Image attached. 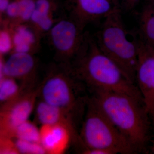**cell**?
Wrapping results in <instances>:
<instances>
[{"mask_svg":"<svg viewBox=\"0 0 154 154\" xmlns=\"http://www.w3.org/2000/svg\"><path fill=\"white\" fill-rule=\"evenodd\" d=\"M60 5L57 0H36L34 11L26 25L31 27L47 17L55 15Z\"/></svg>","mask_w":154,"mask_h":154,"instance_id":"5bb4252c","label":"cell"},{"mask_svg":"<svg viewBox=\"0 0 154 154\" xmlns=\"http://www.w3.org/2000/svg\"><path fill=\"white\" fill-rule=\"evenodd\" d=\"M70 67L78 79L93 90L122 93L143 101L136 85L101 50L94 36L88 32Z\"/></svg>","mask_w":154,"mask_h":154,"instance_id":"6da1fadb","label":"cell"},{"mask_svg":"<svg viewBox=\"0 0 154 154\" xmlns=\"http://www.w3.org/2000/svg\"><path fill=\"white\" fill-rule=\"evenodd\" d=\"M12 138L1 136V154H19L15 142L11 139Z\"/></svg>","mask_w":154,"mask_h":154,"instance_id":"44dd1931","label":"cell"},{"mask_svg":"<svg viewBox=\"0 0 154 154\" xmlns=\"http://www.w3.org/2000/svg\"><path fill=\"white\" fill-rule=\"evenodd\" d=\"M139 37L147 44L154 47V8L144 9L140 17Z\"/></svg>","mask_w":154,"mask_h":154,"instance_id":"9a60e30c","label":"cell"},{"mask_svg":"<svg viewBox=\"0 0 154 154\" xmlns=\"http://www.w3.org/2000/svg\"><path fill=\"white\" fill-rule=\"evenodd\" d=\"M1 54L7 53L13 50V42L12 33L7 27H2L1 30Z\"/></svg>","mask_w":154,"mask_h":154,"instance_id":"ffe728a7","label":"cell"},{"mask_svg":"<svg viewBox=\"0 0 154 154\" xmlns=\"http://www.w3.org/2000/svg\"><path fill=\"white\" fill-rule=\"evenodd\" d=\"M13 42V52L34 54L39 48L37 40L31 28L26 24L19 25L11 30Z\"/></svg>","mask_w":154,"mask_h":154,"instance_id":"7c38bea8","label":"cell"},{"mask_svg":"<svg viewBox=\"0 0 154 154\" xmlns=\"http://www.w3.org/2000/svg\"><path fill=\"white\" fill-rule=\"evenodd\" d=\"M152 117L153 119V122H154V114H153L152 116Z\"/></svg>","mask_w":154,"mask_h":154,"instance_id":"603a6c76","label":"cell"},{"mask_svg":"<svg viewBox=\"0 0 154 154\" xmlns=\"http://www.w3.org/2000/svg\"><path fill=\"white\" fill-rule=\"evenodd\" d=\"M2 63L1 77H10L25 84L36 79L38 63L33 54L13 52Z\"/></svg>","mask_w":154,"mask_h":154,"instance_id":"30bf717a","label":"cell"},{"mask_svg":"<svg viewBox=\"0 0 154 154\" xmlns=\"http://www.w3.org/2000/svg\"><path fill=\"white\" fill-rule=\"evenodd\" d=\"M65 15L85 29L88 25L121 11L118 0H65Z\"/></svg>","mask_w":154,"mask_h":154,"instance_id":"52a82bcc","label":"cell"},{"mask_svg":"<svg viewBox=\"0 0 154 154\" xmlns=\"http://www.w3.org/2000/svg\"><path fill=\"white\" fill-rule=\"evenodd\" d=\"M40 143L46 153H63L68 147L73 131L72 126L58 124L41 125L39 128Z\"/></svg>","mask_w":154,"mask_h":154,"instance_id":"8fae6325","label":"cell"},{"mask_svg":"<svg viewBox=\"0 0 154 154\" xmlns=\"http://www.w3.org/2000/svg\"><path fill=\"white\" fill-rule=\"evenodd\" d=\"M19 8V16L14 25L10 28L12 30L17 26L27 24L30 21L35 7L36 0H17Z\"/></svg>","mask_w":154,"mask_h":154,"instance_id":"ac0fdd59","label":"cell"},{"mask_svg":"<svg viewBox=\"0 0 154 154\" xmlns=\"http://www.w3.org/2000/svg\"><path fill=\"white\" fill-rule=\"evenodd\" d=\"M19 153L44 154L46 151L40 143L31 142L16 138L14 141Z\"/></svg>","mask_w":154,"mask_h":154,"instance_id":"d6986e66","label":"cell"},{"mask_svg":"<svg viewBox=\"0 0 154 154\" xmlns=\"http://www.w3.org/2000/svg\"><path fill=\"white\" fill-rule=\"evenodd\" d=\"M20 89L17 81L10 77H1L0 102L1 104L8 103L18 98L20 94Z\"/></svg>","mask_w":154,"mask_h":154,"instance_id":"2e32d148","label":"cell"},{"mask_svg":"<svg viewBox=\"0 0 154 154\" xmlns=\"http://www.w3.org/2000/svg\"><path fill=\"white\" fill-rule=\"evenodd\" d=\"M36 118L41 125H54L58 124L73 126L71 118L60 108L42 100L36 107Z\"/></svg>","mask_w":154,"mask_h":154,"instance_id":"4fadbf2b","label":"cell"},{"mask_svg":"<svg viewBox=\"0 0 154 154\" xmlns=\"http://www.w3.org/2000/svg\"><path fill=\"white\" fill-rule=\"evenodd\" d=\"M38 91L20 95L15 100L3 105L1 114V136L14 137L17 128L28 120L35 107Z\"/></svg>","mask_w":154,"mask_h":154,"instance_id":"9c48e42d","label":"cell"},{"mask_svg":"<svg viewBox=\"0 0 154 154\" xmlns=\"http://www.w3.org/2000/svg\"><path fill=\"white\" fill-rule=\"evenodd\" d=\"M14 137L31 142L40 143V130L34 123L28 120L17 128Z\"/></svg>","mask_w":154,"mask_h":154,"instance_id":"e0dca14e","label":"cell"},{"mask_svg":"<svg viewBox=\"0 0 154 154\" xmlns=\"http://www.w3.org/2000/svg\"><path fill=\"white\" fill-rule=\"evenodd\" d=\"M138 47L135 83L150 116L154 113V47L136 36Z\"/></svg>","mask_w":154,"mask_h":154,"instance_id":"ba28073f","label":"cell"},{"mask_svg":"<svg viewBox=\"0 0 154 154\" xmlns=\"http://www.w3.org/2000/svg\"><path fill=\"white\" fill-rule=\"evenodd\" d=\"M85 33L65 14L56 22L45 36L54 52L55 62L70 66L82 48Z\"/></svg>","mask_w":154,"mask_h":154,"instance_id":"8992f818","label":"cell"},{"mask_svg":"<svg viewBox=\"0 0 154 154\" xmlns=\"http://www.w3.org/2000/svg\"><path fill=\"white\" fill-rule=\"evenodd\" d=\"M88 105L80 134L85 149L101 150L106 154L137 152L92 99L88 101Z\"/></svg>","mask_w":154,"mask_h":154,"instance_id":"277c9868","label":"cell"},{"mask_svg":"<svg viewBox=\"0 0 154 154\" xmlns=\"http://www.w3.org/2000/svg\"><path fill=\"white\" fill-rule=\"evenodd\" d=\"M92 100L137 151L142 149L149 136V114L143 102L127 94L93 90Z\"/></svg>","mask_w":154,"mask_h":154,"instance_id":"7a4b0ae2","label":"cell"},{"mask_svg":"<svg viewBox=\"0 0 154 154\" xmlns=\"http://www.w3.org/2000/svg\"><path fill=\"white\" fill-rule=\"evenodd\" d=\"M94 37L101 50L117 64L136 84L137 42L136 36L132 40L129 38L122 21L121 11L105 18Z\"/></svg>","mask_w":154,"mask_h":154,"instance_id":"3957f363","label":"cell"},{"mask_svg":"<svg viewBox=\"0 0 154 154\" xmlns=\"http://www.w3.org/2000/svg\"><path fill=\"white\" fill-rule=\"evenodd\" d=\"M81 83L69 66L55 62L48 67L40 86L42 100L69 116L78 105L77 88Z\"/></svg>","mask_w":154,"mask_h":154,"instance_id":"5b68a950","label":"cell"},{"mask_svg":"<svg viewBox=\"0 0 154 154\" xmlns=\"http://www.w3.org/2000/svg\"><path fill=\"white\" fill-rule=\"evenodd\" d=\"M139 0H123L125 5L128 8H132Z\"/></svg>","mask_w":154,"mask_h":154,"instance_id":"7402d4cb","label":"cell"}]
</instances>
